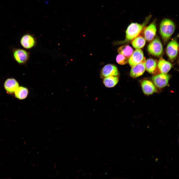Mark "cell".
Masks as SVG:
<instances>
[{
  "instance_id": "4fadbf2b",
  "label": "cell",
  "mask_w": 179,
  "mask_h": 179,
  "mask_svg": "<svg viewBox=\"0 0 179 179\" xmlns=\"http://www.w3.org/2000/svg\"><path fill=\"white\" fill-rule=\"evenodd\" d=\"M157 61L152 58H149L146 60L145 69L150 73L155 74L160 72L159 69Z\"/></svg>"
},
{
  "instance_id": "52a82bcc",
  "label": "cell",
  "mask_w": 179,
  "mask_h": 179,
  "mask_svg": "<svg viewBox=\"0 0 179 179\" xmlns=\"http://www.w3.org/2000/svg\"><path fill=\"white\" fill-rule=\"evenodd\" d=\"M119 73L117 67L112 64H108L104 66L102 69L100 74V77L102 79L111 76L119 77Z\"/></svg>"
},
{
  "instance_id": "ba28073f",
  "label": "cell",
  "mask_w": 179,
  "mask_h": 179,
  "mask_svg": "<svg viewBox=\"0 0 179 179\" xmlns=\"http://www.w3.org/2000/svg\"><path fill=\"white\" fill-rule=\"evenodd\" d=\"M145 58L142 50L141 49H136L129 59L128 63L132 67L142 62Z\"/></svg>"
},
{
  "instance_id": "7c38bea8",
  "label": "cell",
  "mask_w": 179,
  "mask_h": 179,
  "mask_svg": "<svg viewBox=\"0 0 179 179\" xmlns=\"http://www.w3.org/2000/svg\"><path fill=\"white\" fill-rule=\"evenodd\" d=\"M141 87L143 92L146 95H151L157 91L154 85L151 82L148 80H144L142 82Z\"/></svg>"
},
{
  "instance_id": "e0dca14e",
  "label": "cell",
  "mask_w": 179,
  "mask_h": 179,
  "mask_svg": "<svg viewBox=\"0 0 179 179\" xmlns=\"http://www.w3.org/2000/svg\"><path fill=\"white\" fill-rule=\"evenodd\" d=\"M118 53L129 59L134 51L132 47L129 45H125L119 47L118 49Z\"/></svg>"
},
{
  "instance_id": "d6986e66",
  "label": "cell",
  "mask_w": 179,
  "mask_h": 179,
  "mask_svg": "<svg viewBox=\"0 0 179 179\" xmlns=\"http://www.w3.org/2000/svg\"><path fill=\"white\" fill-rule=\"evenodd\" d=\"M146 43L145 38L141 36H138L132 41V44L135 49H141L143 47Z\"/></svg>"
},
{
  "instance_id": "5bb4252c",
  "label": "cell",
  "mask_w": 179,
  "mask_h": 179,
  "mask_svg": "<svg viewBox=\"0 0 179 179\" xmlns=\"http://www.w3.org/2000/svg\"><path fill=\"white\" fill-rule=\"evenodd\" d=\"M156 32V25L154 23L150 24L145 29L144 36L145 40L148 41L152 40L155 36Z\"/></svg>"
},
{
  "instance_id": "2e32d148",
  "label": "cell",
  "mask_w": 179,
  "mask_h": 179,
  "mask_svg": "<svg viewBox=\"0 0 179 179\" xmlns=\"http://www.w3.org/2000/svg\"><path fill=\"white\" fill-rule=\"evenodd\" d=\"M103 83L106 88H111L115 87L118 83L119 80V77L111 76L103 79Z\"/></svg>"
},
{
  "instance_id": "5b68a950",
  "label": "cell",
  "mask_w": 179,
  "mask_h": 179,
  "mask_svg": "<svg viewBox=\"0 0 179 179\" xmlns=\"http://www.w3.org/2000/svg\"><path fill=\"white\" fill-rule=\"evenodd\" d=\"M20 43L23 48L26 49H29L36 46L37 41L36 38L33 36L27 33L24 34L21 37Z\"/></svg>"
},
{
  "instance_id": "30bf717a",
  "label": "cell",
  "mask_w": 179,
  "mask_h": 179,
  "mask_svg": "<svg viewBox=\"0 0 179 179\" xmlns=\"http://www.w3.org/2000/svg\"><path fill=\"white\" fill-rule=\"evenodd\" d=\"M146 60L145 57L142 62L135 66L132 67L130 73L131 77L133 78H136L143 74L145 70Z\"/></svg>"
},
{
  "instance_id": "8fae6325",
  "label": "cell",
  "mask_w": 179,
  "mask_h": 179,
  "mask_svg": "<svg viewBox=\"0 0 179 179\" xmlns=\"http://www.w3.org/2000/svg\"><path fill=\"white\" fill-rule=\"evenodd\" d=\"M4 87L8 93H12L14 92L19 87V84L15 79L9 78L6 79L5 81Z\"/></svg>"
},
{
  "instance_id": "ffe728a7",
  "label": "cell",
  "mask_w": 179,
  "mask_h": 179,
  "mask_svg": "<svg viewBox=\"0 0 179 179\" xmlns=\"http://www.w3.org/2000/svg\"><path fill=\"white\" fill-rule=\"evenodd\" d=\"M129 59L124 55L118 54L116 56V60L117 63L121 65H124L128 63Z\"/></svg>"
},
{
  "instance_id": "9c48e42d",
  "label": "cell",
  "mask_w": 179,
  "mask_h": 179,
  "mask_svg": "<svg viewBox=\"0 0 179 179\" xmlns=\"http://www.w3.org/2000/svg\"><path fill=\"white\" fill-rule=\"evenodd\" d=\"M179 50V44L175 40H172L168 44L166 52L169 58L173 60L177 57Z\"/></svg>"
},
{
  "instance_id": "6da1fadb",
  "label": "cell",
  "mask_w": 179,
  "mask_h": 179,
  "mask_svg": "<svg viewBox=\"0 0 179 179\" xmlns=\"http://www.w3.org/2000/svg\"><path fill=\"white\" fill-rule=\"evenodd\" d=\"M175 28L174 24L171 20L165 19L162 21L160 25V33L164 41H167L170 38L174 33Z\"/></svg>"
},
{
  "instance_id": "9a60e30c",
  "label": "cell",
  "mask_w": 179,
  "mask_h": 179,
  "mask_svg": "<svg viewBox=\"0 0 179 179\" xmlns=\"http://www.w3.org/2000/svg\"><path fill=\"white\" fill-rule=\"evenodd\" d=\"M158 68L161 73H167L171 68L172 65L162 58H160L157 63Z\"/></svg>"
},
{
  "instance_id": "277c9868",
  "label": "cell",
  "mask_w": 179,
  "mask_h": 179,
  "mask_svg": "<svg viewBox=\"0 0 179 179\" xmlns=\"http://www.w3.org/2000/svg\"><path fill=\"white\" fill-rule=\"evenodd\" d=\"M148 51L151 54L156 56H159L163 53V48L162 44L158 38L154 39L147 47Z\"/></svg>"
},
{
  "instance_id": "8992f818",
  "label": "cell",
  "mask_w": 179,
  "mask_h": 179,
  "mask_svg": "<svg viewBox=\"0 0 179 179\" xmlns=\"http://www.w3.org/2000/svg\"><path fill=\"white\" fill-rule=\"evenodd\" d=\"M170 78V76L167 73H161L153 76L152 80L156 87L162 88L168 85Z\"/></svg>"
},
{
  "instance_id": "7a4b0ae2",
  "label": "cell",
  "mask_w": 179,
  "mask_h": 179,
  "mask_svg": "<svg viewBox=\"0 0 179 179\" xmlns=\"http://www.w3.org/2000/svg\"><path fill=\"white\" fill-rule=\"evenodd\" d=\"M144 24L133 23L127 27L126 32L125 42H128L133 40L138 36L143 29Z\"/></svg>"
},
{
  "instance_id": "3957f363",
  "label": "cell",
  "mask_w": 179,
  "mask_h": 179,
  "mask_svg": "<svg viewBox=\"0 0 179 179\" xmlns=\"http://www.w3.org/2000/svg\"><path fill=\"white\" fill-rule=\"evenodd\" d=\"M12 53L14 60L20 65L25 64L30 58V53L22 48H13Z\"/></svg>"
},
{
  "instance_id": "ac0fdd59",
  "label": "cell",
  "mask_w": 179,
  "mask_h": 179,
  "mask_svg": "<svg viewBox=\"0 0 179 179\" xmlns=\"http://www.w3.org/2000/svg\"><path fill=\"white\" fill-rule=\"evenodd\" d=\"M16 97L19 99H23L27 97L28 90L26 88L21 86L19 87L14 92Z\"/></svg>"
}]
</instances>
